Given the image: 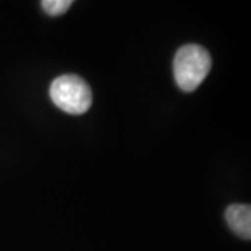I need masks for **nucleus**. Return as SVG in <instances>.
I'll use <instances>...</instances> for the list:
<instances>
[{"instance_id":"1","label":"nucleus","mask_w":251,"mask_h":251,"mask_svg":"<svg viewBox=\"0 0 251 251\" xmlns=\"http://www.w3.org/2000/svg\"><path fill=\"white\" fill-rule=\"evenodd\" d=\"M211 67L212 59L205 48L194 44L181 46L173 60L176 84L184 92H193L205 80Z\"/></svg>"},{"instance_id":"2","label":"nucleus","mask_w":251,"mask_h":251,"mask_svg":"<svg viewBox=\"0 0 251 251\" xmlns=\"http://www.w3.org/2000/svg\"><path fill=\"white\" fill-rule=\"evenodd\" d=\"M54 105L70 115H82L92 105V92L84 78L74 74H64L54 78L49 88Z\"/></svg>"},{"instance_id":"4","label":"nucleus","mask_w":251,"mask_h":251,"mask_svg":"<svg viewBox=\"0 0 251 251\" xmlns=\"http://www.w3.org/2000/svg\"><path fill=\"white\" fill-rule=\"evenodd\" d=\"M74 0H42V9L49 16H62L70 9Z\"/></svg>"},{"instance_id":"3","label":"nucleus","mask_w":251,"mask_h":251,"mask_svg":"<svg viewBox=\"0 0 251 251\" xmlns=\"http://www.w3.org/2000/svg\"><path fill=\"white\" fill-rule=\"evenodd\" d=\"M226 222L229 227L242 239H251V206L246 204H233L226 209Z\"/></svg>"}]
</instances>
